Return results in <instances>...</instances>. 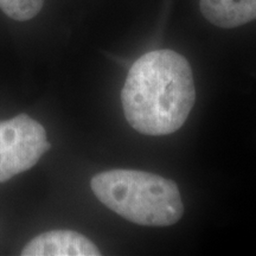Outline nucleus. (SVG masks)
Instances as JSON below:
<instances>
[{"instance_id": "f257e3e1", "label": "nucleus", "mask_w": 256, "mask_h": 256, "mask_svg": "<svg viewBox=\"0 0 256 256\" xmlns=\"http://www.w3.org/2000/svg\"><path fill=\"white\" fill-rule=\"evenodd\" d=\"M196 100L188 60L174 50L140 57L128 72L121 92L128 124L145 136H168L186 121Z\"/></svg>"}, {"instance_id": "f03ea898", "label": "nucleus", "mask_w": 256, "mask_h": 256, "mask_svg": "<svg viewBox=\"0 0 256 256\" xmlns=\"http://www.w3.org/2000/svg\"><path fill=\"white\" fill-rule=\"evenodd\" d=\"M90 188L102 204L130 222L168 226L184 212L174 182L136 170H110L92 178Z\"/></svg>"}, {"instance_id": "7ed1b4c3", "label": "nucleus", "mask_w": 256, "mask_h": 256, "mask_svg": "<svg viewBox=\"0 0 256 256\" xmlns=\"http://www.w3.org/2000/svg\"><path fill=\"white\" fill-rule=\"evenodd\" d=\"M50 146L46 128L28 114L0 121V184L34 168Z\"/></svg>"}, {"instance_id": "20e7f679", "label": "nucleus", "mask_w": 256, "mask_h": 256, "mask_svg": "<svg viewBox=\"0 0 256 256\" xmlns=\"http://www.w3.org/2000/svg\"><path fill=\"white\" fill-rule=\"evenodd\" d=\"M23 256H98L101 252L90 240L72 230H52L32 238Z\"/></svg>"}, {"instance_id": "39448f33", "label": "nucleus", "mask_w": 256, "mask_h": 256, "mask_svg": "<svg viewBox=\"0 0 256 256\" xmlns=\"http://www.w3.org/2000/svg\"><path fill=\"white\" fill-rule=\"evenodd\" d=\"M202 14L223 28L241 26L256 19V0H200Z\"/></svg>"}, {"instance_id": "423d86ee", "label": "nucleus", "mask_w": 256, "mask_h": 256, "mask_svg": "<svg viewBox=\"0 0 256 256\" xmlns=\"http://www.w3.org/2000/svg\"><path fill=\"white\" fill-rule=\"evenodd\" d=\"M44 0H0V8L14 20L26 22L40 14Z\"/></svg>"}]
</instances>
